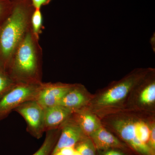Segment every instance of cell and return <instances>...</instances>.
I'll return each instance as SVG.
<instances>
[{"mask_svg": "<svg viewBox=\"0 0 155 155\" xmlns=\"http://www.w3.org/2000/svg\"><path fill=\"white\" fill-rule=\"evenodd\" d=\"M124 108L155 112L154 68L134 88Z\"/></svg>", "mask_w": 155, "mask_h": 155, "instance_id": "6", "label": "cell"}, {"mask_svg": "<svg viewBox=\"0 0 155 155\" xmlns=\"http://www.w3.org/2000/svg\"><path fill=\"white\" fill-rule=\"evenodd\" d=\"M86 136L79 125L70 117L61 127L60 136L51 154L63 148L75 147Z\"/></svg>", "mask_w": 155, "mask_h": 155, "instance_id": "10", "label": "cell"}, {"mask_svg": "<svg viewBox=\"0 0 155 155\" xmlns=\"http://www.w3.org/2000/svg\"><path fill=\"white\" fill-rule=\"evenodd\" d=\"M12 6V0H0V25L10 14Z\"/></svg>", "mask_w": 155, "mask_h": 155, "instance_id": "18", "label": "cell"}, {"mask_svg": "<svg viewBox=\"0 0 155 155\" xmlns=\"http://www.w3.org/2000/svg\"><path fill=\"white\" fill-rule=\"evenodd\" d=\"M73 112L60 105L45 109V132L61 128L70 118Z\"/></svg>", "mask_w": 155, "mask_h": 155, "instance_id": "12", "label": "cell"}, {"mask_svg": "<svg viewBox=\"0 0 155 155\" xmlns=\"http://www.w3.org/2000/svg\"><path fill=\"white\" fill-rule=\"evenodd\" d=\"M52 0H30L35 9H41L43 6L50 4Z\"/></svg>", "mask_w": 155, "mask_h": 155, "instance_id": "21", "label": "cell"}, {"mask_svg": "<svg viewBox=\"0 0 155 155\" xmlns=\"http://www.w3.org/2000/svg\"><path fill=\"white\" fill-rule=\"evenodd\" d=\"M7 70L0 64V99L16 84Z\"/></svg>", "mask_w": 155, "mask_h": 155, "instance_id": "15", "label": "cell"}, {"mask_svg": "<svg viewBox=\"0 0 155 155\" xmlns=\"http://www.w3.org/2000/svg\"><path fill=\"white\" fill-rule=\"evenodd\" d=\"M75 151L74 147L63 148L51 155H73Z\"/></svg>", "mask_w": 155, "mask_h": 155, "instance_id": "20", "label": "cell"}, {"mask_svg": "<svg viewBox=\"0 0 155 155\" xmlns=\"http://www.w3.org/2000/svg\"><path fill=\"white\" fill-rule=\"evenodd\" d=\"M74 84L42 82L36 101L44 109L59 105Z\"/></svg>", "mask_w": 155, "mask_h": 155, "instance_id": "8", "label": "cell"}, {"mask_svg": "<svg viewBox=\"0 0 155 155\" xmlns=\"http://www.w3.org/2000/svg\"><path fill=\"white\" fill-rule=\"evenodd\" d=\"M39 41L30 29L14 52L6 70L15 83L42 82V50Z\"/></svg>", "mask_w": 155, "mask_h": 155, "instance_id": "3", "label": "cell"}, {"mask_svg": "<svg viewBox=\"0 0 155 155\" xmlns=\"http://www.w3.org/2000/svg\"><path fill=\"white\" fill-rule=\"evenodd\" d=\"M89 137L94 143L97 150L118 148L125 150L133 154L129 147L125 143L103 125L92 134Z\"/></svg>", "mask_w": 155, "mask_h": 155, "instance_id": "11", "label": "cell"}, {"mask_svg": "<svg viewBox=\"0 0 155 155\" xmlns=\"http://www.w3.org/2000/svg\"><path fill=\"white\" fill-rule=\"evenodd\" d=\"M61 130V128L46 131L41 146L32 155H51L60 136Z\"/></svg>", "mask_w": 155, "mask_h": 155, "instance_id": "14", "label": "cell"}, {"mask_svg": "<svg viewBox=\"0 0 155 155\" xmlns=\"http://www.w3.org/2000/svg\"><path fill=\"white\" fill-rule=\"evenodd\" d=\"M31 29L34 35L39 40L43 27V16L41 9H34L31 18Z\"/></svg>", "mask_w": 155, "mask_h": 155, "instance_id": "17", "label": "cell"}, {"mask_svg": "<svg viewBox=\"0 0 155 155\" xmlns=\"http://www.w3.org/2000/svg\"><path fill=\"white\" fill-rule=\"evenodd\" d=\"M99 118L103 126L125 143L134 155H155L150 144L155 132V112L124 108Z\"/></svg>", "mask_w": 155, "mask_h": 155, "instance_id": "1", "label": "cell"}, {"mask_svg": "<svg viewBox=\"0 0 155 155\" xmlns=\"http://www.w3.org/2000/svg\"><path fill=\"white\" fill-rule=\"evenodd\" d=\"M45 109L35 100L21 104L14 111L24 119L27 132L35 138L39 139L45 132Z\"/></svg>", "mask_w": 155, "mask_h": 155, "instance_id": "7", "label": "cell"}, {"mask_svg": "<svg viewBox=\"0 0 155 155\" xmlns=\"http://www.w3.org/2000/svg\"><path fill=\"white\" fill-rule=\"evenodd\" d=\"M153 68H136L119 80L98 90L93 95L86 109L100 117L125 108L134 88Z\"/></svg>", "mask_w": 155, "mask_h": 155, "instance_id": "2", "label": "cell"}, {"mask_svg": "<svg viewBox=\"0 0 155 155\" xmlns=\"http://www.w3.org/2000/svg\"><path fill=\"white\" fill-rule=\"evenodd\" d=\"M75 150L81 155H96L97 150L91 138L86 136L74 147Z\"/></svg>", "mask_w": 155, "mask_h": 155, "instance_id": "16", "label": "cell"}, {"mask_svg": "<svg viewBox=\"0 0 155 155\" xmlns=\"http://www.w3.org/2000/svg\"><path fill=\"white\" fill-rule=\"evenodd\" d=\"M41 84L16 83L0 99V121L6 119L21 104L36 101Z\"/></svg>", "mask_w": 155, "mask_h": 155, "instance_id": "5", "label": "cell"}, {"mask_svg": "<svg viewBox=\"0 0 155 155\" xmlns=\"http://www.w3.org/2000/svg\"><path fill=\"white\" fill-rule=\"evenodd\" d=\"M71 118L88 137L102 125L99 117L86 108L73 112Z\"/></svg>", "mask_w": 155, "mask_h": 155, "instance_id": "13", "label": "cell"}, {"mask_svg": "<svg viewBox=\"0 0 155 155\" xmlns=\"http://www.w3.org/2000/svg\"><path fill=\"white\" fill-rule=\"evenodd\" d=\"M10 14L0 25V64L5 68L14 52L31 29L34 8L30 0H12Z\"/></svg>", "mask_w": 155, "mask_h": 155, "instance_id": "4", "label": "cell"}, {"mask_svg": "<svg viewBox=\"0 0 155 155\" xmlns=\"http://www.w3.org/2000/svg\"><path fill=\"white\" fill-rule=\"evenodd\" d=\"M96 155H134L129 152L118 148H110L108 149L97 150Z\"/></svg>", "mask_w": 155, "mask_h": 155, "instance_id": "19", "label": "cell"}, {"mask_svg": "<svg viewBox=\"0 0 155 155\" xmlns=\"http://www.w3.org/2000/svg\"><path fill=\"white\" fill-rule=\"evenodd\" d=\"M93 95L83 84L75 83L61 100L59 105L74 112L86 108L91 101Z\"/></svg>", "mask_w": 155, "mask_h": 155, "instance_id": "9", "label": "cell"}, {"mask_svg": "<svg viewBox=\"0 0 155 155\" xmlns=\"http://www.w3.org/2000/svg\"><path fill=\"white\" fill-rule=\"evenodd\" d=\"M73 155H81V154L80 153L78 152L77 151L75 150V153H74V154Z\"/></svg>", "mask_w": 155, "mask_h": 155, "instance_id": "22", "label": "cell"}]
</instances>
